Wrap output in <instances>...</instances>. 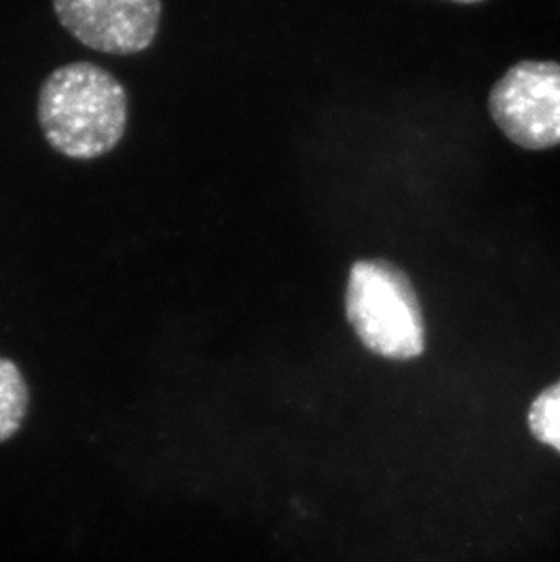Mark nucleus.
<instances>
[{
    "label": "nucleus",
    "mask_w": 560,
    "mask_h": 562,
    "mask_svg": "<svg viewBox=\"0 0 560 562\" xmlns=\"http://www.w3.org/2000/svg\"><path fill=\"white\" fill-rule=\"evenodd\" d=\"M346 315L377 356L407 361L426 346L423 310L406 273L390 260H357L349 270Z\"/></svg>",
    "instance_id": "2"
},
{
    "label": "nucleus",
    "mask_w": 560,
    "mask_h": 562,
    "mask_svg": "<svg viewBox=\"0 0 560 562\" xmlns=\"http://www.w3.org/2000/svg\"><path fill=\"white\" fill-rule=\"evenodd\" d=\"M529 430L540 442L560 453V381L535 398L528 415Z\"/></svg>",
    "instance_id": "6"
},
{
    "label": "nucleus",
    "mask_w": 560,
    "mask_h": 562,
    "mask_svg": "<svg viewBox=\"0 0 560 562\" xmlns=\"http://www.w3.org/2000/svg\"><path fill=\"white\" fill-rule=\"evenodd\" d=\"M488 108L493 123L518 148L560 144V63L520 60L495 82Z\"/></svg>",
    "instance_id": "3"
},
{
    "label": "nucleus",
    "mask_w": 560,
    "mask_h": 562,
    "mask_svg": "<svg viewBox=\"0 0 560 562\" xmlns=\"http://www.w3.org/2000/svg\"><path fill=\"white\" fill-rule=\"evenodd\" d=\"M449 2H457V4H477V2H482V0H449Z\"/></svg>",
    "instance_id": "7"
},
{
    "label": "nucleus",
    "mask_w": 560,
    "mask_h": 562,
    "mask_svg": "<svg viewBox=\"0 0 560 562\" xmlns=\"http://www.w3.org/2000/svg\"><path fill=\"white\" fill-rule=\"evenodd\" d=\"M54 10L71 37L108 55L148 49L163 19L160 0H54Z\"/></svg>",
    "instance_id": "4"
},
{
    "label": "nucleus",
    "mask_w": 560,
    "mask_h": 562,
    "mask_svg": "<svg viewBox=\"0 0 560 562\" xmlns=\"http://www.w3.org/2000/svg\"><path fill=\"white\" fill-rule=\"evenodd\" d=\"M37 121L57 154L75 160L99 159L126 133L127 93L115 75L97 64H64L41 85Z\"/></svg>",
    "instance_id": "1"
},
{
    "label": "nucleus",
    "mask_w": 560,
    "mask_h": 562,
    "mask_svg": "<svg viewBox=\"0 0 560 562\" xmlns=\"http://www.w3.org/2000/svg\"><path fill=\"white\" fill-rule=\"evenodd\" d=\"M30 408V387L15 362L0 357V442L21 430Z\"/></svg>",
    "instance_id": "5"
}]
</instances>
